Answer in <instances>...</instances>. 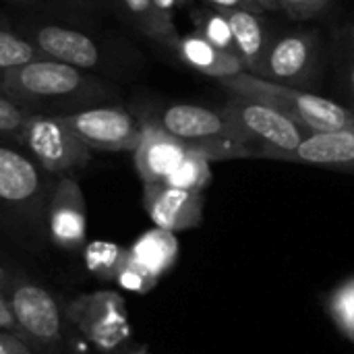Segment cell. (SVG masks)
<instances>
[{"instance_id":"1","label":"cell","mask_w":354,"mask_h":354,"mask_svg":"<svg viewBox=\"0 0 354 354\" xmlns=\"http://www.w3.org/2000/svg\"><path fill=\"white\" fill-rule=\"evenodd\" d=\"M4 93L29 114L66 116L85 108L114 104L118 89L97 73L58 60L35 58L0 73Z\"/></svg>"},{"instance_id":"2","label":"cell","mask_w":354,"mask_h":354,"mask_svg":"<svg viewBox=\"0 0 354 354\" xmlns=\"http://www.w3.org/2000/svg\"><path fill=\"white\" fill-rule=\"evenodd\" d=\"M220 85L228 93L247 95L280 110L311 133L354 127V110L340 106L330 97L309 93L301 87L276 83L251 73H239L234 77L220 79Z\"/></svg>"},{"instance_id":"3","label":"cell","mask_w":354,"mask_h":354,"mask_svg":"<svg viewBox=\"0 0 354 354\" xmlns=\"http://www.w3.org/2000/svg\"><path fill=\"white\" fill-rule=\"evenodd\" d=\"M54 174L44 170L19 143L0 139V212L46 230L48 203L56 185Z\"/></svg>"},{"instance_id":"4","label":"cell","mask_w":354,"mask_h":354,"mask_svg":"<svg viewBox=\"0 0 354 354\" xmlns=\"http://www.w3.org/2000/svg\"><path fill=\"white\" fill-rule=\"evenodd\" d=\"M189 149L207 156L212 162L257 158V149L247 143L224 118L220 110L197 104H170L158 112H145Z\"/></svg>"},{"instance_id":"5","label":"cell","mask_w":354,"mask_h":354,"mask_svg":"<svg viewBox=\"0 0 354 354\" xmlns=\"http://www.w3.org/2000/svg\"><path fill=\"white\" fill-rule=\"evenodd\" d=\"M230 127L257 149V158L284 162L311 131L280 110L239 93H228V100L220 108Z\"/></svg>"},{"instance_id":"6","label":"cell","mask_w":354,"mask_h":354,"mask_svg":"<svg viewBox=\"0 0 354 354\" xmlns=\"http://www.w3.org/2000/svg\"><path fill=\"white\" fill-rule=\"evenodd\" d=\"M19 145L54 176L73 174L91 162V149L71 133L62 116L54 114H29L19 133Z\"/></svg>"},{"instance_id":"7","label":"cell","mask_w":354,"mask_h":354,"mask_svg":"<svg viewBox=\"0 0 354 354\" xmlns=\"http://www.w3.org/2000/svg\"><path fill=\"white\" fill-rule=\"evenodd\" d=\"M17 31L39 52L41 58L58 60L89 73L110 68L108 48L91 33L54 21H21Z\"/></svg>"},{"instance_id":"8","label":"cell","mask_w":354,"mask_h":354,"mask_svg":"<svg viewBox=\"0 0 354 354\" xmlns=\"http://www.w3.org/2000/svg\"><path fill=\"white\" fill-rule=\"evenodd\" d=\"M68 322L100 351L114 353L131 338V322L122 295L95 290L73 299L66 307Z\"/></svg>"},{"instance_id":"9","label":"cell","mask_w":354,"mask_h":354,"mask_svg":"<svg viewBox=\"0 0 354 354\" xmlns=\"http://www.w3.org/2000/svg\"><path fill=\"white\" fill-rule=\"evenodd\" d=\"M71 133L91 151H135L141 139V120L131 110L104 104L62 116Z\"/></svg>"},{"instance_id":"10","label":"cell","mask_w":354,"mask_h":354,"mask_svg":"<svg viewBox=\"0 0 354 354\" xmlns=\"http://www.w3.org/2000/svg\"><path fill=\"white\" fill-rule=\"evenodd\" d=\"M319 56L317 35L311 31L284 33L270 41L257 77L301 87L315 75Z\"/></svg>"},{"instance_id":"11","label":"cell","mask_w":354,"mask_h":354,"mask_svg":"<svg viewBox=\"0 0 354 354\" xmlns=\"http://www.w3.org/2000/svg\"><path fill=\"white\" fill-rule=\"evenodd\" d=\"M6 299L21 334L41 344H56L60 340V309L48 290L21 280L8 282L6 278Z\"/></svg>"},{"instance_id":"12","label":"cell","mask_w":354,"mask_h":354,"mask_svg":"<svg viewBox=\"0 0 354 354\" xmlns=\"http://www.w3.org/2000/svg\"><path fill=\"white\" fill-rule=\"evenodd\" d=\"M46 232L50 241L66 251L85 247L87 241V209L81 185L73 174L56 178L50 203Z\"/></svg>"},{"instance_id":"13","label":"cell","mask_w":354,"mask_h":354,"mask_svg":"<svg viewBox=\"0 0 354 354\" xmlns=\"http://www.w3.org/2000/svg\"><path fill=\"white\" fill-rule=\"evenodd\" d=\"M141 139L133 151V162L143 185L164 183L189 153V145L170 135L151 116L139 114Z\"/></svg>"},{"instance_id":"14","label":"cell","mask_w":354,"mask_h":354,"mask_svg":"<svg viewBox=\"0 0 354 354\" xmlns=\"http://www.w3.org/2000/svg\"><path fill=\"white\" fill-rule=\"evenodd\" d=\"M203 193H191L166 183L143 185V205L156 228L183 232L203 222Z\"/></svg>"},{"instance_id":"15","label":"cell","mask_w":354,"mask_h":354,"mask_svg":"<svg viewBox=\"0 0 354 354\" xmlns=\"http://www.w3.org/2000/svg\"><path fill=\"white\" fill-rule=\"evenodd\" d=\"M284 162L354 172V127L311 133Z\"/></svg>"},{"instance_id":"16","label":"cell","mask_w":354,"mask_h":354,"mask_svg":"<svg viewBox=\"0 0 354 354\" xmlns=\"http://www.w3.org/2000/svg\"><path fill=\"white\" fill-rule=\"evenodd\" d=\"M174 54L193 71L214 77V79H226V77H234L239 73H247L243 60L232 54L226 52L218 46H214L212 41H207L205 37H201L197 31L185 33L180 35Z\"/></svg>"},{"instance_id":"17","label":"cell","mask_w":354,"mask_h":354,"mask_svg":"<svg viewBox=\"0 0 354 354\" xmlns=\"http://www.w3.org/2000/svg\"><path fill=\"white\" fill-rule=\"evenodd\" d=\"M230 21L232 37L236 44V54L243 60L247 73L259 75L263 56L270 46V37L266 31V25L261 21V15L245 8H222Z\"/></svg>"},{"instance_id":"18","label":"cell","mask_w":354,"mask_h":354,"mask_svg":"<svg viewBox=\"0 0 354 354\" xmlns=\"http://www.w3.org/2000/svg\"><path fill=\"white\" fill-rule=\"evenodd\" d=\"M178 257V241L174 232L153 228L141 234L129 249V259L153 280H160Z\"/></svg>"},{"instance_id":"19","label":"cell","mask_w":354,"mask_h":354,"mask_svg":"<svg viewBox=\"0 0 354 354\" xmlns=\"http://www.w3.org/2000/svg\"><path fill=\"white\" fill-rule=\"evenodd\" d=\"M112 2L118 6V10L124 15V19L141 35H145L151 41L174 52V48L180 39V33L176 27H170L168 23H164V19L156 10L153 0H112Z\"/></svg>"},{"instance_id":"20","label":"cell","mask_w":354,"mask_h":354,"mask_svg":"<svg viewBox=\"0 0 354 354\" xmlns=\"http://www.w3.org/2000/svg\"><path fill=\"white\" fill-rule=\"evenodd\" d=\"M191 19H193L195 31L201 37H205L207 41H212L214 46H218V48H222L226 52L236 54V44H234V37H232V27H230V21H228L226 12L222 8L203 4L201 8L193 10Z\"/></svg>"},{"instance_id":"21","label":"cell","mask_w":354,"mask_h":354,"mask_svg":"<svg viewBox=\"0 0 354 354\" xmlns=\"http://www.w3.org/2000/svg\"><path fill=\"white\" fill-rule=\"evenodd\" d=\"M212 178H214L212 160L199 151L189 149L185 160L176 166V170L164 183L176 189L191 191V193H203L212 185Z\"/></svg>"},{"instance_id":"22","label":"cell","mask_w":354,"mask_h":354,"mask_svg":"<svg viewBox=\"0 0 354 354\" xmlns=\"http://www.w3.org/2000/svg\"><path fill=\"white\" fill-rule=\"evenodd\" d=\"M129 249H122L120 245L108 243V241H95L85 245V266L87 270L102 278V280H114L118 278L124 261H127Z\"/></svg>"},{"instance_id":"23","label":"cell","mask_w":354,"mask_h":354,"mask_svg":"<svg viewBox=\"0 0 354 354\" xmlns=\"http://www.w3.org/2000/svg\"><path fill=\"white\" fill-rule=\"evenodd\" d=\"M35 58H41L39 52L17 31V27L0 21V73L27 64Z\"/></svg>"},{"instance_id":"24","label":"cell","mask_w":354,"mask_h":354,"mask_svg":"<svg viewBox=\"0 0 354 354\" xmlns=\"http://www.w3.org/2000/svg\"><path fill=\"white\" fill-rule=\"evenodd\" d=\"M328 311L336 328L354 342V276L334 288L328 301Z\"/></svg>"},{"instance_id":"25","label":"cell","mask_w":354,"mask_h":354,"mask_svg":"<svg viewBox=\"0 0 354 354\" xmlns=\"http://www.w3.org/2000/svg\"><path fill=\"white\" fill-rule=\"evenodd\" d=\"M27 116L29 112L21 108L19 104H15L0 87V139L19 143V133Z\"/></svg>"},{"instance_id":"26","label":"cell","mask_w":354,"mask_h":354,"mask_svg":"<svg viewBox=\"0 0 354 354\" xmlns=\"http://www.w3.org/2000/svg\"><path fill=\"white\" fill-rule=\"evenodd\" d=\"M116 284L120 288H124V290H131V292H149L158 284V280H153L151 276H147L127 255V261H124V266H122V270H120V274L116 278Z\"/></svg>"},{"instance_id":"27","label":"cell","mask_w":354,"mask_h":354,"mask_svg":"<svg viewBox=\"0 0 354 354\" xmlns=\"http://www.w3.org/2000/svg\"><path fill=\"white\" fill-rule=\"evenodd\" d=\"M332 0H278L280 10H284L288 17L303 21V19H313L322 15Z\"/></svg>"},{"instance_id":"28","label":"cell","mask_w":354,"mask_h":354,"mask_svg":"<svg viewBox=\"0 0 354 354\" xmlns=\"http://www.w3.org/2000/svg\"><path fill=\"white\" fill-rule=\"evenodd\" d=\"M0 330L2 332H12V334H19V326L12 317V311L8 307V299H6V274L4 270L0 268Z\"/></svg>"},{"instance_id":"29","label":"cell","mask_w":354,"mask_h":354,"mask_svg":"<svg viewBox=\"0 0 354 354\" xmlns=\"http://www.w3.org/2000/svg\"><path fill=\"white\" fill-rule=\"evenodd\" d=\"M0 354H33L19 334L0 332Z\"/></svg>"},{"instance_id":"30","label":"cell","mask_w":354,"mask_h":354,"mask_svg":"<svg viewBox=\"0 0 354 354\" xmlns=\"http://www.w3.org/2000/svg\"><path fill=\"white\" fill-rule=\"evenodd\" d=\"M207 6H216V8H245V10H253L257 15L266 12L255 0H201Z\"/></svg>"},{"instance_id":"31","label":"cell","mask_w":354,"mask_h":354,"mask_svg":"<svg viewBox=\"0 0 354 354\" xmlns=\"http://www.w3.org/2000/svg\"><path fill=\"white\" fill-rule=\"evenodd\" d=\"M180 2H183V0H153L156 10L160 12V17L164 19V23H168L170 27H176V25H174V10H176V6H178Z\"/></svg>"},{"instance_id":"32","label":"cell","mask_w":354,"mask_h":354,"mask_svg":"<svg viewBox=\"0 0 354 354\" xmlns=\"http://www.w3.org/2000/svg\"><path fill=\"white\" fill-rule=\"evenodd\" d=\"M263 10H280L278 6V0H255Z\"/></svg>"},{"instance_id":"33","label":"cell","mask_w":354,"mask_h":354,"mask_svg":"<svg viewBox=\"0 0 354 354\" xmlns=\"http://www.w3.org/2000/svg\"><path fill=\"white\" fill-rule=\"evenodd\" d=\"M8 4H17V6H33V4H41L46 0H4Z\"/></svg>"},{"instance_id":"34","label":"cell","mask_w":354,"mask_h":354,"mask_svg":"<svg viewBox=\"0 0 354 354\" xmlns=\"http://www.w3.org/2000/svg\"><path fill=\"white\" fill-rule=\"evenodd\" d=\"M127 354H153V353H149L145 346H139V348H133V351H129Z\"/></svg>"},{"instance_id":"35","label":"cell","mask_w":354,"mask_h":354,"mask_svg":"<svg viewBox=\"0 0 354 354\" xmlns=\"http://www.w3.org/2000/svg\"><path fill=\"white\" fill-rule=\"evenodd\" d=\"M351 95L354 100V60H353V68H351Z\"/></svg>"}]
</instances>
